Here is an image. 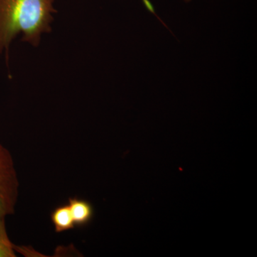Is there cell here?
Segmentation results:
<instances>
[{
	"instance_id": "1",
	"label": "cell",
	"mask_w": 257,
	"mask_h": 257,
	"mask_svg": "<svg viewBox=\"0 0 257 257\" xmlns=\"http://www.w3.org/2000/svg\"><path fill=\"white\" fill-rule=\"evenodd\" d=\"M55 0H0V54L8 52L19 35L37 47L52 30Z\"/></svg>"
},
{
	"instance_id": "2",
	"label": "cell",
	"mask_w": 257,
	"mask_h": 257,
	"mask_svg": "<svg viewBox=\"0 0 257 257\" xmlns=\"http://www.w3.org/2000/svg\"><path fill=\"white\" fill-rule=\"evenodd\" d=\"M20 182L14 160L8 149L0 143V213L13 215L19 197Z\"/></svg>"
},
{
	"instance_id": "3",
	"label": "cell",
	"mask_w": 257,
	"mask_h": 257,
	"mask_svg": "<svg viewBox=\"0 0 257 257\" xmlns=\"http://www.w3.org/2000/svg\"><path fill=\"white\" fill-rule=\"evenodd\" d=\"M68 205L74 224L77 226H85L92 219L93 208L87 201L77 197L69 198Z\"/></svg>"
},
{
	"instance_id": "4",
	"label": "cell",
	"mask_w": 257,
	"mask_h": 257,
	"mask_svg": "<svg viewBox=\"0 0 257 257\" xmlns=\"http://www.w3.org/2000/svg\"><path fill=\"white\" fill-rule=\"evenodd\" d=\"M51 220L57 233L63 232L75 227L68 204L56 207L51 213Z\"/></svg>"
},
{
	"instance_id": "5",
	"label": "cell",
	"mask_w": 257,
	"mask_h": 257,
	"mask_svg": "<svg viewBox=\"0 0 257 257\" xmlns=\"http://www.w3.org/2000/svg\"><path fill=\"white\" fill-rule=\"evenodd\" d=\"M6 217L0 213V257H16V246L12 242L7 231Z\"/></svg>"
}]
</instances>
